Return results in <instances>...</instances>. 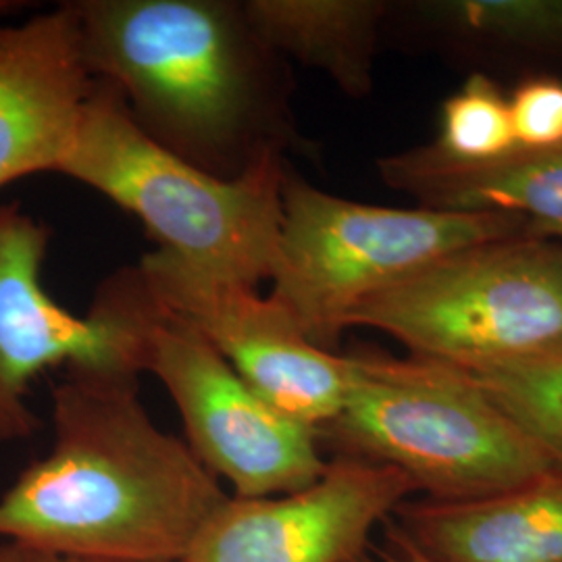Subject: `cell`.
<instances>
[{
    "label": "cell",
    "instance_id": "6da1fadb",
    "mask_svg": "<svg viewBox=\"0 0 562 562\" xmlns=\"http://www.w3.org/2000/svg\"><path fill=\"white\" fill-rule=\"evenodd\" d=\"M136 371L67 369L53 446L0 496V538L57 559L183 561L222 506V482L159 429Z\"/></svg>",
    "mask_w": 562,
    "mask_h": 562
},
{
    "label": "cell",
    "instance_id": "7a4b0ae2",
    "mask_svg": "<svg viewBox=\"0 0 562 562\" xmlns=\"http://www.w3.org/2000/svg\"><path fill=\"white\" fill-rule=\"evenodd\" d=\"M86 65L136 125L204 173L238 180L269 157H317L294 115L290 60L241 0H71Z\"/></svg>",
    "mask_w": 562,
    "mask_h": 562
},
{
    "label": "cell",
    "instance_id": "3957f363",
    "mask_svg": "<svg viewBox=\"0 0 562 562\" xmlns=\"http://www.w3.org/2000/svg\"><path fill=\"white\" fill-rule=\"evenodd\" d=\"M348 357V398L319 429L331 457L394 467L434 503L492 498L557 471L461 369L378 348Z\"/></svg>",
    "mask_w": 562,
    "mask_h": 562
},
{
    "label": "cell",
    "instance_id": "277c9868",
    "mask_svg": "<svg viewBox=\"0 0 562 562\" xmlns=\"http://www.w3.org/2000/svg\"><path fill=\"white\" fill-rule=\"evenodd\" d=\"M285 169L269 157L238 180L209 176L150 140L120 90L94 80L59 173L140 220L157 250L257 288L276 262Z\"/></svg>",
    "mask_w": 562,
    "mask_h": 562
},
{
    "label": "cell",
    "instance_id": "5b68a950",
    "mask_svg": "<svg viewBox=\"0 0 562 562\" xmlns=\"http://www.w3.org/2000/svg\"><path fill=\"white\" fill-rule=\"evenodd\" d=\"M281 206L269 296L296 319L308 340L331 352L367 299L452 252L531 236L521 217L506 213L396 209L340 199L304 180L290 162Z\"/></svg>",
    "mask_w": 562,
    "mask_h": 562
},
{
    "label": "cell",
    "instance_id": "8992f818",
    "mask_svg": "<svg viewBox=\"0 0 562 562\" xmlns=\"http://www.w3.org/2000/svg\"><path fill=\"white\" fill-rule=\"evenodd\" d=\"M408 355L457 369L515 361L562 344V241H485L367 299L348 319Z\"/></svg>",
    "mask_w": 562,
    "mask_h": 562
},
{
    "label": "cell",
    "instance_id": "52a82bcc",
    "mask_svg": "<svg viewBox=\"0 0 562 562\" xmlns=\"http://www.w3.org/2000/svg\"><path fill=\"white\" fill-rule=\"evenodd\" d=\"M134 273L140 373H153L176 402L194 457L236 498L283 496L317 482L327 467L317 429L261 398Z\"/></svg>",
    "mask_w": 562,
    "mask_h": 562
},
{
    "label": "cell",
    "instance_id": "ba28073f",
    "mask_svg": "<svg viewBox=\"0 0 562 562\" xmlns=\"http://www.w3.org/2000/svg\"><path fill=\"white\" fill-rule=\"evenodd\" d=\"M48 244V225L18 202L0 206V443L25 440L38 429L27 396L46 369L140 373L134 269L106 278L90 313L78 317L42 285Z\"/></svg>",
    "mask_w": 562,
    "mask_h": 562
},
{
    "label": "cell",
    "instance_id": "9c48e42d",
    "mask_svg": "<svg viewBox=\"0 0 562 562\" xmlns=\"http://www.w3.org/2000/svg\"><path fill=\"white\" fill-rule=\"evenodd\" d=\"M136 269L162 311L196 329L273 408L317 434L338 417L352 385L350 357L315 346L276 299L162 250Z\"/></svg>",
    "mask_w": 562,
    "mask_h": 562
},
{
    "label": "cell",
    "instance_id": "30bf717a",
    "mask_svg": "<svg viewBox=\"0 0 562 562\" xmlns=\"http://www.w3.org/2000/svg\"><path fill=\"white\" fill-rule=\"evenodd\" d=\"M417 494L398 469L331 457L308 487L227 501L202 525L186 562H359L378 525Z\"/></svg>",
    "mask_w": 562,
    "mask_h": 562
},
{
    "label": "cell",
    "instance_id": "8fae6325",
    "mask_svg": "<svg viewBox=\"0 0 562 562\" xmlns=\"http://www.w3.org/2000/svg\"><path fill=\"white\" fill-rule=\"evenodd\" d=\"M92 83L69 2L15 25L0 21V188L59 173Z\"/></svg>",
    "mask_w": 562,
    "mask_h": 562
},
{
    "label": "cell",
    "instance_id": "7c38bea8",
    "mask_svg": "<svg viewBox=\"0 0 562 562\" xmlns=\"http://www.w3.org/2000/svg\"><path fill=\"white\" fill-rule=\"evenodd\" d=\"M392 522L438 562H562V471L473 503L408 498Z\"/></svg>",
    "mask_w": 562,
    "mask_h": 562
},
{
    "label": "cell",
    "instance_id": "4fadbf2b",
    "mask_svg": "<svg viewBox=\"0 0 562 562\" xmlns=\"http://www.w3.org/2000/svg\"><path fill=\"white\" fill-rule=\"evenodd\" d=\"M375 165L385 186L413 196L419 206L517 215L531 236L562 241V146L517 150L503 161L467 167L422 144L380 157Z\"/></svg>",
    "mask_w": 562,
    "mask_h": 562
},
{
    "label": "cell",
    "instance_id": "5bb4252c",
    "mask_svg": "<svg viewBox=\"0 0 562 562\" xmlns=\"http://www.w3.org/2000/svg\"><path fill=\"white\" fill-rule=\"evenodd\" d=\"M262 41L285 60L323 71L350 99L373 90V67L392 2L241 0Z\"/></svg>",
    "mask_w": 562,
    "mask_h": 562
},
{
    "label": "cell",
    "instance_id": "9a60e30c",
    "mask_svg": "<svg viewBox=\"0 0 562 562\" xmlns=\"http://www.w3.org/2000/svg\"><path fill=\"white\" fill-rule=\"evenodd\" d=\"M394 11L459 53L562 59V0H417Z\"/></svg>",
    "mask_w": 562,
    "mask_h": 562
},
{
    "label": "cell",
    "instance_id": "2e32d148",
    "mask_svg": "<svg viewBox=\"0 0 562 562\" xmlns=\"http://www.w3.org/2000/svg\"><path fill=\"white\" fill-rule=\"evenodd\" d=\"M461 371L562 471V344Z\"/></svg>",
    "mask_w": 562,
    "mask_h": 562
},
{
    "label": "cell",
    "instance_id": "e0dca14e",
    "mask_svg": "<svg viewBox=\"0 0 562 562\" xmlns=\"http://www.w3.org/2000/svg\"><path fill=\"white\" fill-rule=\"evenodd\" d=\"M427 146L446 161L477 167L517 153L508 94L485 74H471L440 109L438 136Z\"/></svg>",
    "mask_w": 562,
    "mask_h": 562
},
{
    "label": "cell",
    "instance_id": "ac0fdd59",
    "mask_svg": "<svg viewBox=\"0 0 562 562\" xmlns=\"http://www.w3.org/2000/svg\"><path fill=\"white\" fill-rule=\"evenodd\" d=\"M510 120L521 153H543L562 146V78L536 74L519 81L510 94Z\"/></svg>",
    "mask_w": 562,
    "mask_h": 562
},
{
    "label": "cell",
    "instance_id": "d6986e66",
    "mask_svg": "<svg viewBox=\"0 0 562 562\" xmlns=\"http://www.w3.org/2000/svg\"><path fill=\"white\" fill-rule=\"evenodd\" d=\"M385 546L382 550L367 552L359 562H438L425 554L419 546L411 542L401 529L390 521L385 522Z\"/></svg>",
    "mask_w": 562,
    "mask_h": 562
},
{
    "label": "cell",
    "instance_id": "ffe728a7",
    "mask_svg": "<svg viewBox=\"0 0 562 562\" xmlns=\"http://www.w3.org/2000/svg\"><path fill=\"white\" fill-rule=\"evenodd\" d=\"M38 552L23 548L20 543H0V562H36Z\"/></svg>",
    "mask_w": 562,
    "mask_h": 562
},
{
    "label": "cell",
    "instance_id": "44dd1931",
    "mask_svg": "<svg viewBox=\"0 0 562 562\" xmlns=\"http://www.w3.org/2000/svg\"><path fill=\"white\" fill-rule=\"evenodd\" d=\"M23 4L21 2H11V0H0V20L9 13H15L18 9H21Z\"/></svg>",
    "mask_w": 562,
    "mask_h": 562
},
{
    "label": "cell",
    "instance_id": "7402d4cb",
    "mask_svg": "<svg viewBox=\"0 0 562 562\" xmlns=\"http://www.w3.org/2000/svg\"><path fill=\"white\" fill-rule=\"evenodd\" d=\"M36 562H90V561H74V559H57V557H46L38 552V559ZM157 562H186V561H157Z\"/></svg>",
    "mask_w": 562,
    "mask_h": 562
}]
</instances>
